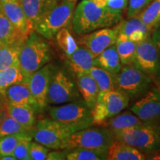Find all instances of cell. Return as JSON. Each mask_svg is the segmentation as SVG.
<instances>
[{"mask_svg": "<svg viewBox=\"0 0 160 160\" xmlns=\"http://www.w3.org/2000/svg\"><path fill=\"white\" fill-rule=\"evenodd\" d=\"M153 0H128L127 7L128 19L137 17L145 8Z\"/></svg>", "mask_w": 160, "mask_h": 160, "instance_id": "36", "label": "cell"}, {"mask_svg": "<svg viewBox=\"0 0 160 160\" xmlns=\"http://www.w3.org/2000/svg\"><path fill=\"white\" fill-rule=\"evenodd\" d=\"M5 111L10 117L28 129L33 130L36 125L34 109L31 106L13 105L5 102Z\"/></svg>", "mask_w": 160, "mask_h": 160, "instance_id": "23", "label": "cell"}, {"mask_svg": "<svg viewBox=\"0 0 160 160\" xmlns=\"http://www.w3.org/2000/svg\"><path fill=\"white\" fill-rule=\"evenodd\" d=\"M117 37L118 31L114 25L111 28H104L80 35L78 42L96 58L106 48L114 45Z\"/></svg>", "mask_w": 160, "mask_h": 160, "instance_id": "13", "label": "cell"}, {"mask_svg": "<svg viewBox=\"0 0 160 160\" xmlns=\"http://www.w3.org/2000/svg\"><path fill=\"white\" fill-rule=\"evenodd\" d=\"M116 140L135 148L142 153H151L160 148V141L154 125H143L111 131Z\"/></svg>", "mask_w": 160, "mask_h": 160, "instance_id": "4", "label": "cell"}, {"mask_svg": "<svg viewBox=\"0 0 160 160\" xmlns=\"http://www.w3.org/2000/svg\"><path fill=\"white\" fill-rule=\"evenodd\" d=\"M67 151H69L66 155V159L68 160H105L107 159L108 150L77 148Z\"/></svg>", "mask_w": 160, "mask_h": 160, "instance_id": "30", "label": "cell"}, {"mask_svg": "<svg viewBox=\"0 0 160 160\" xmlns=\"http://www.w3.org/2000/svg\"><path fill=\"white\" fill-rule=\"evenodd\" d=\"M28 82L22 72L19 63L0 70V94L10 86L17 83Z\"/></svg>", "mask_w": 160, "mask_h": 160, "instance_id": "26", "label": "cell"}, {"mask_svg": "<svg viewBox=\"0 0 160 160\" xmlns=\"http://www.w3.org/2000/svg\"><path fill=\"white\" fill-rule=\"evenodd\" d=\"M154 128L156 130V131H157V133L158 135V137H159V141H160V123L159 124H157V125H154Z\"/></svg>", "mask_w": 160, "mask_h": 160, "instance_id": "44", "label": "cell"}, {"mask_svg": "<svg viewBox=\"0 0 160 160\" xmlns=\"http://www.w3.org/2000/svg\"><path fill=\"white\" fill-rule=\"evenodd\" d=\"M133 65L147 75L160 72L159 53L151 37L137 44Z\"/></svg>", "mask_w": 160, "mask_h": 160, "instance_id": "11", "label": "cell"}, {"mask_svg": "<svg viewBox=\"0 0 160 160\" xmlns=\"http://www.w3.org/2000/svg\"><path fill=\"white\" fill-rule=\"evenodd\" d=\"M0 9L22 34L28 37L32 31L19 0H0Z\"/></svg>", "mask_w": 160, "mask_h": 160, "instance_id": "15", "label": "cell"}, {"mask_svg": "<svg viewBox=\"0 0 160 160\" xmlns=\"http://www.w3.org/2000/svg\"><path fill=\"white\" fill-rule=\"evenodd\" d=\"M96 5L100 8H105L107 0H91Z\"/></svg>", "mask_w": 160, "mask_h": 160, "instance_id": "42", "label": "cell"}, {"mask_svg": "<svg viewBox=\"0 0 160 160\" xmlns=\"http://www.w3.org/2000/svg\"><path fill=\"white\" fill-rule=\"evenodd\" d=\"M160 26V17H159V21H158V22H157V25H156V28H155V29L157 28H158V27H159ZM154 29V30H155Z\"/></svg>", "mask_w": 160, "mask_h": 160, "instance_id": "45", "label": "cell"}, {"mask_svg": "<svg viewBox=\"0 0 160 160\" xmlns=\"http://www.w3.org/2000/svg\"><path fill=\"white\" fill-rule=\"evenodd\" d=\"M145 123L142 122L139 118L133 112L131 113L130 111H125L104 120L97 125L105 128L111 131H114L128 128L139 126Z\"/></svg>", "mask_w": 160, "mask_h": 160, "instance_id": "22", "label": "cell"}, {"mask_svg": "<svg viewBox=\"0 0 160 160\" xmlns=\"http://www.w3.org/2000/svg\"><path fill=\"white\" fill-rule=\"evenodd\" d=\"M53 71V66L46 64L29 77L28 85L34 110L42 111L48 105V91Z\"/></svg>", "mask_w": 160, "mask_h": 160, "instance_id": "12", "label": "cell"}, {"mask_svg": "<svg viewBox=\"0 0 160 160\" xmlns=\"http://www.w3.org/2000/svg\"><path fill=\"white\" fill-rule=\"evenodd\" d=\"M75 78L77 89L82 97L83 101L92 109L97 103L100 93L97 82L89 73H85Z\"/></svg>", "mask_w": 160, "mask_h": 160, "instance_id": "20", "label": "cell"}, {"mask_svg": "<svg viewBox=\"0 0 160 160\" xmlns=\"http://www.w3.org/2000/svg\"><path fill=\"white\" fill-rule=\"evenodd\" d=\"M128 5V0H107L105 8L113 13L122 14Z\"/></svg>", "mask_w": 160, "mask_h": 160, "instance_id": "38", "label": "cell"}, {"mask_svg": "<svg viewBox=\"0 0 160 160\" xmlns=\"http://www.w3.org/2000/svg\"><path fill=\"white\" fill-rule=\"evenodd\" d=\"M116 88L131 97L142 94L148 89L151 80L148 75L133 65H122L115 77Z\"/></svg>", "mask_w": 160, "mask_h": 160, "instance_id": "10", "label": "cell"}, {"mask_svg": "<svg viewBox=\"0 0 160 160\" xmlns=\"http://www.w3.org/2000/svg\"><path fill=\"white\" fill-rule=\"evenodd\" d=\"M137 43L118 34L115 46L122 65H133Z\"/></svg>", "mask_w": 160, "mask_h": 160, "instance_id": "28", "label": "cell"}, {"mask_svg": "<svg viewBox=\"0 0 160 160\" xmlns=\"http://www.w3.org/2000/svg\"><path fill=\"white\" fill-rule=\"evenodd\" d=\"M122 15L98 7L91 0H82L75 8L71 23L73 31L80 36L113 27L122 19Z\"/></svg>", "mask_w": 160, "mask_h": 160, "instance_id": "1", "label": "cell"}, {"mask_svg": "<svg viewBox=\"0 0 160 160\" xmlns=\"http://www.w3.org/2000/svg\"><path fill=\"white\" fill-rule=\"evenodd\" d=\"M49 150L37 142H32L30 145L29 155L32 160H45L47 157Z\"/></svg>", "mask_w": 160, "mask_h": 160, "instance_id": "37", "label": "cell"}, {"mask_svg": "<svg viewBox=\"0 0 160 160\" xmlns=\"http://www.w3.org/2000/svg\"><path fill=\"white\" fill-rule=\"evenodd\" d=\"M73 131L67 126L51 119L39 120L34 126L33 132L36 142L48 148L63 150L64 145Z\"/></svg>", "mask_w": 160, "mask_h": 160, "instance_id": "7", "label": "cell"}, {"mask_svg": "<svg viewBox=\"0 0 160 160\" xmlns=\"http://www.w3.org/2000/svg\"><path fill=\"white\" fill-rule=\"evenodd\" d=\"M49 114L52 119L67 126L73 132L93 125L91 109L84 101L77 100L66 105L51 107Z\"/></svg>", "mask_w": 160, "mask_h": 160, "instance_id": "3", "label": "cell"}, {"mask_svg": "<svg viewBox=\"0 0 160 160\" xmlns=\"http://www.w3.org/2000/svg\"><path fill=\"white\" fill-rule=\"evenodd\" d=\"M62 0H19L33 31L40 20Z\"/></svg>", "mask_w": 160, "mask_h": 160, "instance_id": "16", "label": "cell"}, {"mask_svg": "<svg viewBox=\"0 0 160 160\" xmlns=\"http://www.w3.org/2000/svg\"><path fill=\"white\" fill-rule=\"evenodd\" d=\"M96 66L102 68L113 74H117L122 68V64L119 54L116 49L115 44L106 48L94 59Z\"/></svg>", "mask_w": 160, "mask_h": 160, "instance_id": "24", "label": "cell"}, {"mask_svg": "<svg viewBox=\"0 0 160 160\" xmlns=\"http://www.w3.org/2000/svg\"><path fill=\"white\" fill-rule=\"evenodd\" d=\"M2 95L5 98L6 102L13 105L31 106L34 109L28 82H23L10 86Z\"/></svg>", "mask_w": 160, "mask_h": 160, "instance_id": "19", "label": "cell"}, {"mask_svg": "<svg viewBox=\"0 0 160 160\" xmlns=\"http://www.w3.org/2000/svg\"><path fill=\"white\" fill-rule=\"evenodd\" d=\"M67 64L75 77L89 73L94 64V57L85 48H78L73 54L67 57Z\"/></svg>", "mask_w": 160, "mask_h": 160, "instance_id": "18", "label": "cell"}, {"mask_svg": "<svg viewBox=\"0 0 160 160\" xmlns=\"http://www.w3.org/2000/svg\"><path fill=\"white\" fill-rule=\"evenodd\" d=\"M33 130L24 127L21 124L5 113L3 119L0 122V138L8 135L18 134V133H28L33 135Z\"/></svg>", "mask_w": 160, "mask_h": 160, "instance_id": "32", "label": "cell"}, {"mask_svg": "<svg viewBox=\"0 0 160 160\" xmlns=\"http://www.w3.org/2000/svg\"><path fill=\"white\" fill-rule=\"evenodd\" d=\"M131 111L144 123L155 125L160 120V93L157 90H151L136 102L131 108Z\"/></svg>", "mask_w": 160, "mask_h": 160, "instance_id": "14", "label": "cell"}, {"mask_svg": "<svg viewBox=\"0 0 160 160\" xmlns=\"http://www.w3.org/2000/svg\"><path fill=\"white\" fill-rule=\"evenodd\" d=\"M24 42H18L0 47V70L19 63L20 49Z\"/></svg>", "mask_w": 160, "mask_h": 160, "instance_id": "29", "label": "cell"}, {"mask_svg": "<svg viewBox=\"0 0 160 160\" xmlns=\"http://www.w3.org/2000/svg\"><path fill=\"white\" fill-rule=\"evenodd\" d=\"M68 1H70V2H77L79 1V0H68Z\"/></svg>", "mask_w": 160, "mask_h": 160, "instance_id": "46", "label": "cell"}, {"mask_svg": "<svg viewBox=\"0 0 160 160\" xmlns=\"http://www.w3.org/2000/svg\"><path fill=\"white\" fill-rule=\"evenodd\" d=\"M27 38L18 31L0 9V47L24 42Z\"/></svg>", "mask_w": 160, "mask_h": 160, "instance_id": "25", "label": "cell"}, {"mask_svg": "<svg viewBox=\"0 0 160 160\" xmlns=\"http://www.w3.org/2000/svg\"><path fill=\"white\" fill-rule=\"evenodd\" d=\"M55 37L57 45L65 53L67 57L73 54L79 48L77 42L72 36L68 27L64 28L58 31Z\"/></svg>", "mask_w": 160, "mask_h": 160, "instance_id": "33", "label": "cell"}, {"mask_svg": "<svg viewBox=\"0 0 160 160\" xmlns=\"http://www.w3.org/2000/svg\"><path fill=\"white\" fill-rule=\"evenodd\" d=\"M79 92L71 77L62 70L53 71L48 91L47 103L60 105L79 99Z\"/></svg>", "mask_w": 160, "mask_h": 160, "instance_id": "9", "label": "cell"}, {"mask_svg": "<svg viewBox=\"0 0 160 160\" xmlns=\"http://www.w3.org/2000/svg\"><path fill=\"white\" fill-rule=\"evenodd\" d=\"M137 17L147 26L152 33L160 17V0H153L145 8Z\"/></svg>", "mask_w": 160, "mask_h": 160, "instance_id": "31", "label": "cell"}, {"mask_svg": "<svg viewBox=\"0 0 160 160\" xmlns=\"http://www.w3.org/2000/svg\"><path fill=\"white\" fill-rule=\"evenodd\" d=\"M51 48L47 40L35 31L30 33L20 49L19 65L26 79L51 60Z\"/></svg>", "mask_w": 160, "mask_h": 160, "instance_id": "2", "label": "cell"}, {"mask_svg": "<svg viewBox=\"0 0 160 160\" xmlns=\"http://www.w3.org/2000/svg\"><path fill=\"white\" fill-rule=\"evenodd\" d=\"M145 153L139 150L114 140L109 146L107 152L108 160H143L145 159Z\"/></svg>", "mask_w": 160, "mask_h": 160, "instance_id": "21", "label": "cell"}, {"mask_svg": "<svg viewBox=\"0 0 160 160\" xmlns=\"http://www.w3.org/2000/svg\"><path fill=\"white\" fill-rule=\"evenodd\" d=\"M0 159L2 160H17L16 157H13V155H6L4 157H0Z\"/></svg>", "mask_w": 160, "mask_h": 160, "instance_id": "43", "label": "cell"}, {"mask_svg": "<svg viewBox=\"0 0 160 160\" xmlns=\"http://www.w3.org/2000/svg\"><path fill=\"white\" fill-rule=\"evenodd\" d=\"M130 97L115 89L100 93L97 102L91 109L93 125H99L104 120L118 114L128 105Z\"/></svg>", "mask_w": 160, "mask_h": 160, "instance_id": "8", "label": "cell"}, {"mask_svg": "<svg viewBox=\"0 0 160 160\" xmlns=\"http://www.w3.org/2000/svg\"><path fill=\"white\" fill-rule=\"evenodd\" d=\"M89 74L94 79L100 93L117 89L115 82L116 74H113L111 72L96 65L93 66L90 70Z\"/></svg>", "mask_w": 160, "mask_h": 160, "instance_id": "27", "label": "cell"}, {"mask_svg": "<svg viewBox=\"0 0 160 160\" xmlns=\"http://www.w3.org/2000/svg\"><path fill=\"white\" fill-rule=\"evenodd\" d=\"M73 132L70 136L64 145L65 150L77 148L90 149L108 150L115 140L113 133L105 128L97 125Z\"/></svg>", "mask_w": 160, "mask_h": 160, "instance_id": "6", "label": "cell"}, {"mask_svg": "<svg viewBox=\"0 0 160 160\" xmlns=\"http://www.w3.org/2000/svg\"><path fill=\"white\" fill-rule=\"evenodd\" d=\"M32 141V135L27 134L19 142L13 152V157L19 160H30L29 150Z\"/></svg>", "mask_w": 160, "mask_h": 160, "instance_id": "35", "label": "cell"}, {"mask_svg": "<svg viewBox=\"0 0 160 160\" xmlns=\"http://www.w3.org/2000/svg\"><path fill=\"white\" fill-rule=\"evenodd\" d=\"M27 134L28 133H18L0 138V157L6 155H13L16 146L20 140Z\"/></svg>", "mask_w": 160, "mask_h": 160, "instance_id": "34", "label": "cell"}, {"mask_svg": "<svg viewBox=\"0 0 160 160\" xmlns=\"http://www.w3.org/2000/svg\"><path fill=\"white\" fill-rule=\"evenodd\" d=\"M115 27L118 31V34L122 35L137 44L151 35V31L137 17L128 20L121 19L115 25Z\"/></svg>", "mask_w": 160, "mask_h": 160, "instance_id": "17", "label": "cell"}, {"mask_svg": "<svg viewBox=\"0 0 160 160\" xmlns=\"http://www.w3.org/2000/svg\"><path fill=\"white\" fill-rule=\"evenodd\" d=\"M76 3L62 0L40 20L34 31L46 39H53L58 31L72 22Z\"/></svg>", "mask_w": 160, "mask_h": 160, "instance_id": "5", "label": "cell"}, {"mask_svg": "<svg viewBox=\"0 0 160 160\" xmlns=\"http://www.w3.org/2000/svg\"><path fill=\"white\" fill-rule=\"evenodd\" d=\"M5 102L2 103L0 101V122H2V120L3 119L4 115L5 113Z\"/></svg>", "mask_w": 160, "mask_h": 160, "instance_id": "41", "label": "cell"}, {"mask_svg": "<svg viewBox=\"0 0 160 160\" xmlns=\"http://www.w3.org/2000/svg\"><path fill=\"white\" fill-rule=\"evenodd\" d=\"M65 153L64 151H52L48 152L46 159L48 160H59V159H66Z\"/></svg>", "mask_w": 160, "mask_h": 160, "instance_id": "39", "label": "cell"}, {"mask_svg": "<svg viewBox=\"0 0 160 160\" xmlns=\"http://www.w3.org/2000/svg\"><path fill=\"white\" fill-rule=\"evenodd\" d=\"M151 39L154 42L156 47L160 53V26L153 30L151 35Z\"/></svg>", "mask_w": 160, "mask_h": 160, "instance_id": "40", "label": "cell"}]
</instances>
